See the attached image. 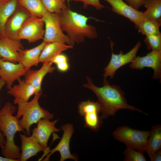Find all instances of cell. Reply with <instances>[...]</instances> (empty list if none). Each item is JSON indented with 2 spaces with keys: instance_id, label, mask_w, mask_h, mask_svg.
<instances>
[{
  "instance_id": "obj_1",
  "label": "cell",
  "mask_w": 161,
  "mask_h": 161,
  "mask_svg": "<svg viewBox=\"0 0 161 161\" xmlns=\"http://www.w3.org/2000/svg\"><path fill=\"white\" fill-rule=\"evenodd\" d=\"M86 78L87 83L83 86L91 90L97 96L101 108L100 117L102 119L114 116L117 112L122 109L137 111L147 114L135 107L129 104L124 93L120 88L115 85H111L106 78L104 79L103 86L98 87L93 84L88 77Z\"/></svg>"
},
{
  "instance_id": "obj_2",
  "label": "cell",
  "mask_w": 161,
  "mask_h": 161,
  "mask_svg": "<svg viewBox=\"0 0 161 161\" xmlns=\"http://www.w3.org/2000/svg\"><path fill=\"white\" fill-rule=\"evenodd\" d=\"M16 109L12 103L8 101L0 110V131L6 137L1 152L6 158L20 161V148L15 144L14 139L17 132H24V130L20 126L19 119L13 115Z\"/></svg>"
},
{
  "instance_id": "obj_3",
  "label": "cell",
  "mask_w": 161,
  "mask_h": 161,
  "mask_svg": "<svg viewBox=\"0 0 161 161\" xmlns=\"http://www.w3.org/2000/svg\"><path fill=\"white\" fill-rule=\"evenodd\" d=\"M60 14V24L62 31L66 32L71 44L83 42L86 38L94 39L97 37L96 28L88 24L91 17L71 10L68 7Z\"/></svg>"
},
{
  "instance_id": "obj_4",
  "label": "cell",
  "mask_w": 161,
  "mask_h": 161,
  "mask_svg": "<svg viewBox=\"0 0 161 161\" xmlns=\"http://www.w3.org/2000/svg\"><path fill=\"white\" fill-rule=\"evenodd\" d=\"M42 92L35 94L30 101L20 103L17 104L18 108L16 117L19 120L21 128L26 131L27 136H30V127L33 124L37 123L42 119L49 120L52 119L54 114L42 108L40 106L38 100Z\"/></svg>"
},
{
  "instance_id": "obj_5",
  "label": "cell",
  "mask_w": 161,
  "mask_h": 161,
  "mask_svg": "<svg viewBox=\"0 0 161 161\" xmlns=\"http://www.w3.org/2000/svg\"><path fill=\"white\" fill-rule=\"evenodd\" d=\"M151 131L134 129L127 126L117 127L112 133L114 139L126 146L142 152H146L147 142Z\"/></svg>"
},
{
  "instance_id": "obj_6",
  "label": "cell",
  "mask_w": 161,
  "mask_h": 161,
  "mask_svg": "<svg viewBox=\"0 0 161 161\" xmlns=\"http://www.w3.org/2000/svg\"><path fill=\"white\" fill-rule=\"evenodd\" d=\"M41 18L45 25L43 41L47 43L58 42L72 45L69 38L61 30L60 14L48 12Z\"/></svg>"
},
{
  "instance_id": "obj_7",
  "label": "cell",
  "mask_w": 161,
  "mask_h": 161,
  "mask_svg": "<svg viewBox=\"0 0 161 161\" xmlns=\"http://www.w3.org/2000/svg\"><path fill=\"white\" fill-rule=\"evenodd\" d=\"M78 108L79 114L84 117L85 127L93 131H97L103 124V119L99 115L101 108L98 102L89 100L81 102Z\"/></svg>"
},
{
  "instance_id": "obj_8",
  "label": "cell",
  "mask_w": 161,
  "mask_h": 161,
  "mask_svg": "<svg viewBox=\"0 0 161 161\" xmlns=\"http://www.w3.org/2000/svg\"><path fill=\"white\" fill-rule=\"evenodd\" d=\"M44 25L41 18L31 16L23 24L17 39L25 40L30 43L43 39L45 32Z\"/></svg>"
},
{
  "instance_id": "obj_9",
  "label": "cell",
  "mask_w": 161,
  "mask_h": 161,
  "mask_svg": "<svg viewBox=\"0 0 161 161\" xmlns=\"http://www.w3.org/2000/svg\"><path fill=\"white\" fill-rule=\"evenodd\" d=\"M141 45L139 41L134 47L127 53L123 54L122 51L119 54H115L113 51V43L111 41L112 55L108 65L104 68L103 76L106 78L109 77L112 78L116 71L121 67L131 63L136 57V54Z\"/></svg>"
},
{
  "instance_id": "obj_10",
  "label": "cell",
  "mask_w": 161,
  "mask_h": 161,
  "mask_svg": "<svg viewBox=\"0 0 161 161\" xmlns=\"http://www.w3.org/2000/svg\"><path fill=\"white\" fill-rule=\"evenodd\" d=\"M58 120L59 119H57L51 121L47 119H42L38 122L37 127L34 128L32 130V135L44 149V154L39 159V161L42 160L49 153L50 149L47 146V144L52 134L60 131V129L55 126Z\"/></svg>"
},
{
  "instance_id": "obj_11",
  "label": "cell",
  "mask_w": 161,
  "mask_h": 161,
  "mask_svg": "<svg viewBox=\"0 0 161 161\" xmlns=\"http://www.w3.org/2000/svg\"><path fill=\"white\" fill-rule=\"evenodd\" d=\"M132 69L142 70L151 68L154 71L153 78L161 79V50L152 51L143 56L136 57L129 65Z\"/></svg>"
},
{
  "instance_id": "obj_12",
  "label": "cell",
  "mask_w": 161,
  "mask_h": 161,
  "mask_svg": "<svg viewBox=\"0 0 161 161\" xmlns=\"http://www.w3.org/2000/svg\"><path fill=\"white\" fill-rule=\"evenodd\" d=\"M61 129L63 131L61 139L57 146L50 150L44 161L49 160L50 156L56 151H58L60 153V161H64L67 159H72L75 161L78 160V157L72 154L70 150V141L74 131L73 125L71 123L64 124L61 126Z\"/></svg>"
},
{
  "instance_id": "obj_13",
  "label": "cell",
  "mask_w": 161,
  "mask_h": 161,
  "mask_svg": "<svg viewBox=\"0 0 161 161\" xmlns=\"http://www.w3.org/2000/svg\"><path fill=\"white\" fill-rule=\"evenodd\" d=\"M23 49L20 40L6 35L0 37V56L2 61L20 62L21 52Z\"/></svg>"
},
{
  "instance_id": "obj_14",
  "label": "cell",
  "mask_w": 161,
  "mask_h": 161,
  "mask_svg": "<svg viewBox=\"0 0 161 161\" xmlns=\"http://www.w3.org/2000/svg\"><path fill=\"white\" fill-rule=\"evenodd\" d=\"M27 70L20 62L15 63L1 60L0 65V78L5 82L8 90L13 86L15 81L24 76Z\"/></svg>"
},
{
  "instance_id": "obj_15",
  "label": "cell",
  "mask_w": 161,
  "mask_h": 161,
  "mask_svg": "<svg viewBox=\"0 0 161 161\" xmlns=\"http://www.w3.org/2000/svg\"><path fill=\"white\" fill-rule=\"evenodd\" d=\"M111 6L112 11L129 19L135 27L144 19L143 12L137 10L123 0H105Z\"/></svg>"
},
{
  "instance_id": "obj_16",
  "label": "cell",
  "mask_w": 161,
  "mask_h": 161,
  "mask_svg": "<svg viewBox=\"0 0 161 161\" xmlns=\"http://www.w3.org/2000/svg\"><path fill=\"white\" fill-rule=\"evenodd\" d=\"M53 64L51 61L44 63L39 69H30L24 76V80L35 89V94L42 92L41 84L43 79L47 74L52 73L55 70L56 67L53 66Z\"/></svg>"
},
{
  "instance_id": "obj_17",
  "label": "cell",
  "mask_w": 161,
  "mask_h": 161,
  "mask_svg": "<svg viewBox=\"0 0 161 161\" xmlns=\"http://www.w3.org/2000/svg\"><path fill=\"white\" fill-rule=\"evenodd\" d=\"M31 15L22 9H16L7 21L5 28V35L17 39L19 32L24 23Z\"/></svg>"
},
{
  "instance_id": "obj_18",
  "label": "cell",
  "mask_w": 161,
  "mask_h": 161,
  "mask_svg": "<svg viewBox=\"0 0 161 161\" xmlns=\"http://www.w3.org/2000/svg\"><path fill=\"white\" fill-rule=\"evenodd\" d=\"M18 84L13 85L8 89L7 93L14 97V104L28 101L30 97L36 93V89L31 84L24 79L18 80Z\"/></svg>"
},
{
  "instance_id": "obj_19",
  "label": "cell",
  "mask_w": 161,
  "mask_h": 161,
  "mask_svg": "<svg viewBox=\"0 0 161 161\" xmlns=\"http://www.w3.org/2000/svg\"><path fill=\"white\" fill-rule=\"evenodd\" d=\"M20 136L21 141L20 161H27L40 152L44 151L43 147L32 135L26 136L21 134Z\"/></svg>"
},
{
  "instance_id": "obj_20",
  "label": "cell",
  "mask_w": 161,
  "mask_h": 161,
  "mask_svg": "<svg viewBox=\"0 0 161 161\" xmlns=\"http://www.w3.org/2000/svg\"><path fill=\"white\" fill-rule=\"evenodd\" d=\"M47 43L43 41L36 47L29 49H23L21 54L20 62L26 70L38 66L41 52Z\"/></svg>"
},
{
  "instance_id": "obj_21",
  "label": "cell",
  "mask_w": 161,
  "mask_h": 161,
  "mask_svg": "<svg viewBox=\"0 0 161 161\" xmlns=\"http://www.w3.org/2000/svg\"><path fill=\"white\" fill-rule=\"evenodd\" d=\"M73 45L58 42L47 43L43 48L39 57V62L42 63L51 61L58 55L68 49H72Z\"/></svg>"
},
{
  "instance_id": "obj_22",
  "label": "cell",
  "mask_w": 161,
  "mask_h": 161,
  "mask_svg": "<svg viewBox=\"0 0 161 161\" xmlns=\"http://www.w3.org/2000/svg\"><path fill=\"white\" fill-rule=\"evenodd\" d=\"M147 145V153L150 159L153 155L161 148V125L152 126Z\"/></svg>"
},
{
  "instance_id": "obj_23",
  "label": "cell",
  "mask_w": 161,
  "mask_h": 161,
  "mask_svg": "<svg viewBox=\"0 0 161 161\" xmlns=\"http://www.w3.org/2000/svg\"><path fill=\"white\" fill-rule=\"evenodd\" d=\"M18 1V0H10L0 4V37L5 36L6 23L16 11Z\"/></svg>"
},
{
  "instance_id": "obj_24",
  "label": "cell",
  "mask_w": 161,
  "mask_h": 161,
  "mask_svg": "<svg viewBox=\"0 0 161 161\" xmlns=\"http://www.w3.org/2000/svg\"><path fill=\"white\" fill-rule=\"evenodd\" d=\"M146 10L143 12L145 19H152L161 22V0H144Z\"/></svg>"
},
{
  "instance_id": "obj_25",
  "label": "cell",
  "mask_w": 161,
  "mask_h": 161,
  "mask_svg": "<svg viewBox=\"0 0 161 161\" xmlns=\"http://www.w3.org/2000/svg\"><path fill=\"white\" fill-rule=\"evenodd\" d=\"M18 3L25 8L32 16L42 18L48 12L41 0H18Z\"/></svg>"
},
{
  "instance_id": "obj_26",
  "label": "cell",
  "mask_w": 161,
  "mask_h": 161,
  "mask_svg": "<svg viewBox=\"0 0 161 161\" xmlns=\"http://www.w3.org/2000/svg\"><path fill=\"white\" fill-rule=\"evenodd\" d=\"M161 22L154 20L145 19L141 22L136 28L139 32L145 36L161 34L160 28Z\"/></svg>"
},
{
  "instance_id": "obj_27",
  "label": "cell",
  "mask_w": 161,
  "mask_h": 161,
  "mask_svg": "<svg viewBox=\"0 0 161 161\" xmlns=\"http://www.w3.org/2000/svg\"><path fill=\"white\" fill-rule=\"evenodd\" d=\"M44 7L49 13L60 14L67 8L65 2L61 0H41Z\"/></svg>"
},
{
  "instance_id": "obj_28",
  "label": "cell",
  "mask_w": 161,
  "mask_h": 161,
  "mask_svg": "<svg viewBox=\"0 0 161 161\" xmlns=\"http://www.w3.org/2000/svg\"><path fill=\"white\" fill-rule=\"evenodd\" d=\"M124 161H146L143 152L126 146L123 152Z\"/></svg>"
},
{
  "instance_id": "obj_29",
  "label": "cell",
  "mask_w": 161,
  "mask_h": 161,
  "mask_svg": "<svg viewBox=\"0 0 161 161\" xmlns=\"http://www.w3.org/2000/svg\"><path fill=\"white\" fill-rule=\"evenodd\" d=\"M144 41L148 49L161 50V34L146 35Z\"/></svg>"
},
{
  "instance_id": "obj_30",
  "label": "cell",
  "mask_w": 161,
  "mask_h": 161,
  "mask_svg": "<svg viewBox=\"0 0 161 161\" xmlns=\"http://www.w3.org/2000/svg\"><path fill=\"white\" fill-rule=\"evenodd\" d=\"M51 62L56 66L57 69L61 72L67 71L69 69L68 58L65 54L62 53L54 57Z\"/></svg>"
},
{
  "instance_id": "obj_31",
  "label": "cell",
  "mask_w": 161,
  "mask_h": 161,
  "mask_svg": "<svg viewBox=\"0 0 161 161\" xmlns=\"http://www.w3.org/2000/svg\"><path fill=\"white\" fill-rule=\"evenodd\" d=\"M70 1H80L83 3V7L86 8L89 5L94 7L96 10H99L103 8L105 6L102 5L99 0H69Z\"/></svg>"
},
{
  "instance_id": "obj_32",
  "label": "cell",
  "mask_w": 161,
  "mask_h": 161,
  "mask_svg": "<svg viewBox=\"0 0 161 161\" xmlns=\"http://www.w3.org/2000/svg\"><path fill=\"white\" fill-rule=\"evenodd\" d=\"M125 0L128 4L137 10L143 6L144 0Z\"/></svg>"
},
{
  "instance_id": "obj_33",
  "label": "cell",
  "mask_w": 161,
  "mask_h": 161,
  "mask_svg": "<svg viewBox=\"0 0 161 161\" xmlns=\"http://www.w3.org/2000/svg\"><path fill=\"white\" fill-rule=\"evenodd\" d=\"M6 84L5 82L0 78V92L3 87ZM6 140L5 137L0 131V148L2 149L5 144Z\"/></svg>"
},
{
  "instance_id": "obj_34",
  "label": "cell",
  "mask_w": 161,
  "mask_h": 161,
  "mask_svg": "<svg viewBox=\"0 0 161 161\" xmlns=\"http://www.w3.org/2000/svg\"><path fill=\"white\" fill-rule=\"evenodd\" d=\"M150 159L151 161H161V150L154 154Z\"/></svg>"
},
{
  "instance_id": "obj_35",
  "label": "cell",
  "mask_w": 161,
  "mask_h": 161,
  "mask_svg": "<svg viewBox=\"0 0 161 161\" xmlns=\"http://www.w3.org/2000/svg\"><path fill=\"white\" fill-rule=\"evenodd\" d=\"M0 161H17L16 160L10 159L4 157L0 156Z\"/></svg>"
},
{
  "instance_id": "obj_36",
  "label": "cell",
  "mask_w": 161,
  "mask_h": 161,
  "mask_svg": "<svg viewBox=\"0 0 161 161\" xmlns=\"http://www.w3.org/2000/svg\"><path fill=\"white\" fill-rule=\"evenodd\" d=\"M10 0H0V4L6 2Z\"/></svg>"
},
{
  "instance_id": "obj_37",
  "label": "cell",
  "mask_w": 161,
  "mask_h": 161,
  "mask_svg": "<svg viewBox=\"0 0 161 161\" xmlns=\"http://www.w3.org/2000/svg\"><path fill=\"white\" fill-rule=\"evenodd\" d=\"M1 57L0 56V64H1Z\"/></svg>"
},
{
  "instance_id": "obj_38",
  "label": "cell",
  "mask_w": 161,
  "mask_h": 161,
  "mask_svg": "<svg viewBox=\"0 0 161 161\" xmlns=\"http://www.w3.org/2000/svg\"><path fill=\"white\" fill-rule=\"evenodd\" d=\"M63 2H65V1L66 0H61Z\"/></svg>"
}]
</instances>
